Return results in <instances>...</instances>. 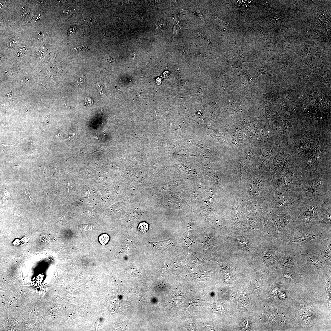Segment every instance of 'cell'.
<instances>
[{
    "instance_id": "obj_1",
    "label": "cell",
    "mask_w": 331,
    "mask_h": 331,
    "mask_svg": "<svg viewBox=\"0 0 331 331\" xmlns=\"http://www.w3.org/2000/svg\"><path fill=\"white\" fill-rule=\"evenodd\" d=\"M331 125L323 126L322 132L315 147L309 154L306 166L302 169L301 176L314 173L331 171Z\"/></svg>"
},
{
    "instance_id": "obj_2",
    "label": "cell",
    "mask_w": 331,
    "mask_h": 331,
    "mask_svg": "<svg viewBox=\"0 0 331 331\" xmlns=\"http://www.w3.org/2000/svg\"><path fill=\"white\" fill-rule=\"evenodd\" d=\"M322 130L300 125L288 139L287 144L293 152L299 167L302 169L306 165L308 156L316 145Z\"/></svg>"
},
{
    "instance_id": "obj_3",
    "label": "cell",
    "mask_w": 331,
    "mask_h": 331,
    "mask_svg": "<svg viewBox=\"0 0 331 331\" xmlns=\"http://www.w3.org/2000/svg\"><path fill=\"white\" fill-rule=\"evenodd\" d=\"M331 172L314 173L302 177L298 187L303 197L320 202H331Z\"/></svg>"
},
{
    "instance_id": "obj_4",
    "label": "cell",
    "mask_w": 331,
    "mask_h": 331,
    "mask_svg": "<svg viewBox=\"0 0 331 331\" xmlns=\"http://www.w3.org/2000/svg\"><path fill=\"white\" fill-rule=\"evenodd\" d=\"M268 196L269 204L279 213L296 209L303 197L298 186L290 189L272 190Z\"/></svg>"
},
{
    "instance_id": "obj_5",
    "label": "cell",
    "mask_w": 331,
    "mask_h": 331,
    "mask_svg": "<svg viewBox=\"0 0 331 331\" xmlns=\"http://www.w3.org/2000/svg\"><path fill=\"white\" fill-rule=\"evenodd\" d=\"M302 168L294 166L284 168L275 173L273 183L276 188L287 189L299 186L301 179Z\"/></svg>"
},
{
    "instance_id": "obj_6",
    "label": "cell",
    "mask_w": 331,
    "mask_h": 331,
    "mask_svg": "<svg viewBox=\"0 0 331 331\" xmlns=\"http://www.w3.org/2000/svg\"><path fill=\"white\" fill-rule=\"evenodd\" d=\"M279 146L268 168V172L271 173H275L284 168L298 166L295 155L287 144Z\"/></svg>"
},
{
    "instance_id": "obj_7",
    "label": "cell",
    "mask_w": 331,
    "mask_h": 331,
    "mask_svg": "<svg viewBox=\"0 0 331 331\" xmlns=\"http://www.w3.org/2000/svg\"><path fill=\"white\" fill-rule=\"evenodd\" d=\"M300 126L297 121L283 118L278 120L274 127L275 140L278 145L287 144Z\"/></svg>"
},
{
    "instance_id": "obj_8",
    "label": "cell",
    "mask_w": 331,
    "mask_h": 331,
    "mask_svg": "<svg viewBox=\"0 0 331 331\" xmlns=\"http://www.w3.org/2000/svg\"><path fill=\"white\" fill-rule=\"evenodd\" d=\"M148 228V224L146 222H143L139 224L138 229L140 231L144 233L147 231Z\"/></svg>"
},
{
    "instance_id": "obj_9",
    "label": "cell",
    "mask_w": 331,
    "mask_h": 331,
    "mask_svg": "<svg viewBox=\"0 0 331 331\" xmlns=\"http://www.w3.org/2000/svg\"><path fill=\"white\" fill-rule=\"evenodd\" d=\"M109 238V237L107 234H103L99 237V240L101 244L105 245L108 242Z\"/></svg>"
},
{
    "instance_id": "obj_10",
    "label": "cell",
    "mask_w": 331,
    "mask_h": 331,
    "mask_svg": "<svg viewBox=\"0 0 331 331\" xmlns=\"http://www.w3.org/2000/svg\"><path fill=\"white\" fill-rule=\"evenodd\" d=\"M166 24L165 21H159L156 25V29L159 31H162L165 28Z\"/></svg>"
},
{
    "instance_id": "obj_11",
    "label": "cell",
    "mask_w": 331,
    "mask_h": 331,
    "mask_svg": "<svg viewBox=\"0 0 331 331\" xmlns=\"http://www.w3.org/2000/svg\"><path fill=\"white\" fill-rule=\"evenodd\" d=\"M250 324V321L246 318L244 319L243 321L242 327L244 329H248Z\"/></svg>"
},
{
    "instance_id": "obj_12",
    "label": "cell",
    "mask_w": 331,
    "mask_h": 331,
    "mask_svg": "<svg viewBox=\"0 0 331 331\" xmlns=\"http://www.w3.org/2000/svg\"><path fill=\"white\" fill-rule=\"evenodd\" d=\"M93 103V100L90 97H86L84 99V103L87 106L92 105Z\"/></svg>"
},
{
    "instance_id": "obj_13",
    "label": "cell",
    "mask_w": 331,
    "mask_h": 331,
    "mask_svg": "<svg viewBox=\"0 0 331 331\" xmlns=\"http://www.w3.org/2000/svg\"><path fill=\"white\" fill-rule=\"evenodd\" d=\"M67 32L69 35H73L75 32V28L73 26L71 27L68 30Z\"/></svg>"
}]
</instances>
